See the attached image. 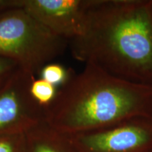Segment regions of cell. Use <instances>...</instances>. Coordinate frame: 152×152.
<instances>
[{
	"label": "cell",
	"mask_w": 152,
	"mask_h": 152,
	"mask_svg": "<svg viewBox=\"0 0 152 152\" xmlns=\"http://www.w3.org/2000/svg\"><path fill=\"white\" fill-rule=\"evenodd\" d=\"M74 58L119 78L152 85V0H92Z\"/></svg>",
	"instance_id": "cell-1"
},
{
	"label": "cell",
	"mask_w": 152,
	"mask_h": 152,
	"mask_svg": "<svg viewBox=\"0 0 152 152\" xmlns=\"http://www.w3.org/2000/svg\"><path fill=\"white\" fill-rule=\"evenodd\" d=\"M134 117H152V85L110 74L93 64L73 71L44 109V119L66 134L89 132Z\"/></svg>",
	"instance_id": "cell-2"
},
{
	"label": "cell",
	"mask_w": 152,
	"mask_h": 152,
	"mask_svg": "<svg viewBox=\"0 0 152 152\" xmlns=\"http://www.w3.org/2000/svg\"><path fill=\"white\" fill-rule=\"evenodd\" d=\"M67 47L68 41L47 29L23 7L0 13V57L19 68L38 75Z\"/></svg>",
	"instance_id": "cell-3"
},
{
	"label": "cell",
	"mask_w": 152,
	"mask_h": 152,
	"mask_svg": "<svg viewBox=\"0 0 152 152\" xmlns=\"http://www.w3.org/2000/svg\"><path fill=\"white\" fill-rule=\"evenodd\" d=\"M68 135L79 152H152V117Z\"/></svg>",
	"instance_id": "cell-4"
},
{
	"label": "cell",
	"mask_w": 152,
	"mask_h": 152,
	"mask_svg": "<svg viewBox=\"0 0 152 152\" xmlns=\"http://www.w3.org/2000/svg\"><path fill=\"white\" fill-rule=\"evenodd\" d=\"M35 77L34 74L18 68L0 88V136L17 134L44 120V109L30 93Z\"/></svg>",
	"instance_id": "cell-5"
},
{
	"label": "cell",
	"mask_w": 152,
	"mask_h": 152,
	"mask_svg": "<svg viewBox=\"0 0 152 152\" xmlns=\"http://www.w3.org/2000/svg\"><path fill=\"white\" fill-rule=\"evenodd\" d=\"M92 0H24L23 9L55 35L69 42L84 29Z\"/></svg>",
	"instance_id": "cell-6"
},
{
	"label": "cell",
	"mask_w": 152,
	"mask_h": 152,
	"mask_svg": "<svg viewBox=\"0 0 152 152\" xmlns=\"http://www.w3.org/2000/svg\"><path fill=\"white\" fill-rule=\"evenodd\" d=\"M30 138V152H79L68 134L50 125L45 128V131L31 133Z\"/></svg>",
	"instance_id": "cell-7"
},
{
	"label": "cell",
	"mask_w": 152,
	"mask_h": 152,
	"mask_svg": "<svg viewBox=\"0 0 152 152\" xmlns=\"http://www.w3.org/2000/svg\"><path fill=\"white\" fill-rule=\"evenodd\" d=\"M57 89L48 82L35 77L30 86V93L34 100L43 109L48 106L56 96Z\"/></svg>",
	"instance_id": "cell-8"
},
{
	"label": "cell",
	"mask_w": 152,
	"mask_h": 152,
	"mask_svg": "<svg viewBox=\"0 0 152 152\" xmlns=\"http://www.w3.org/2000/svg\"><path fill=\"white\" fill-rule=\"evenodd\" d=\"M72 72V70L66 69L59 64L51 62L42 68L38 75L39 78L58 87L67 81Z\"/></svg>",
	"instance_id": "cell-9"
},
{
	"label": "cell",
	"mask_w": 152,
	"mask_h": 152,
	"mask_svg": "<svg viewBox=\"0 0 152 152\" xmlns=\"http://www.w3.org/2000/svg\"><path fill=\"white\" fill-rule=\"evenodd\" d=\"M20 144V139L17 136H0V152H18Z\"/></svg>",
	"instance_id": "cell-10"
},
{
	"label": "cell",
	"mask_w": 152,
	"mask_h": 152,
	"mask_svg": "<svg viewBox=\"0 0 152 152\" xmlns=\"http://www.w3.org/2000/svg\"><path fill=\"white\" fill-rule=\"evenodd\" d=\"M18 68V64L13 61L0 57V76L9 75Z\"/></svg>",
	"instance_id": "cell-11"
},
{
	"label": "cell",
	"mask_w": 152,
	"mask_h": 152,
	"mask_svg": "<svg viewBox=\"0 0 152 152\" xmlns=\"http://www.w3.org/2000/svg\"><path fill=\"white\" fill-rule=\"evenodd\" d=\"M24 0H0V13L23 7Z\"/></svg>",
	"instance_id": "cell-12"
},
{
	"label": "cell",
	"mask_w": 152,
	"mask_h": 152,
	"mask_svg": "<svg viewBox=\"0 0 152 152\" xmlns=\"http://www.w3.org/2000/svg\"><path fill=\"white\" fill-rule=\"evenodd\" d=\"M11 74H9V75H7L0 76V88H1V87L3 86L4 84V83H6V81H7V80L8 79L9 76Z\"/></svg>",
	"instance_id": "cell-13"
}]
</instances>
